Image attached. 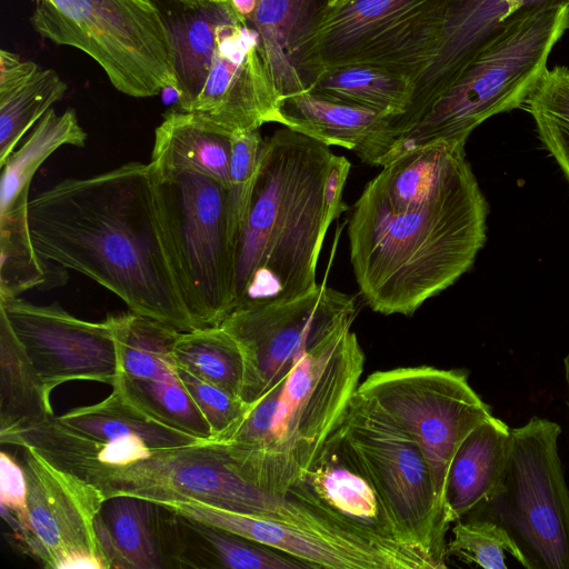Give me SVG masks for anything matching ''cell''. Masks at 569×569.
<instances>
[{
	"instance_id": "1f68e13d",
	"label": "cell",
	"mask_w": 569,
	"mask_h": 569,
	"mask_svg": "<svg viewBox=\"0 0 569 569\" xmlns=\"http://www.w3.org/2000/svg\"><path fill=\"white\" fill-rule=\"evenodd\" d=\"M174 363L241 398L244 360L238 342L221 326L180 331Z\"/></svg>"
},
{
	"instance_id": "836d02e7",
	"label": "cell",
	"mask_w": 569,
	"mask_h": 569,
	"mask_svg": "<svg viewBox=\"0 0 569 569\" xmlns=\"http://www.w3.org/2000/svg\"><path fill=\"white\" fill-rule=\"evenodd\" d=\"M522 108L530 113L539 140L569 182V68H548Z\"/></svg>"
},
{
	"instance_id": "44dd1931",
	"label": "cell",
	"mask_w": 569,
	"mask_h": 569,
	"mask_svg": "<svg viewBox=\"0 0 569 569\" xmlns=\"http://www.w3.org/2000/svg\"><path fill=\"white\" fill-rule=\"evenodd\" d=\"M176 515L216 527L289 553L312 568L389 569L376 556L274 520L207 505L197 500L158 502Z\"/></svg>"
},
{
	"instance_id": "ac0fdd59",
	"label": "cell",
	"mask_w": 569,
	"mask_h": 569,
	"mask_svg": "<svg viewBox=\"0 0 569 569\" xmlns=\"http://www.w3.org/2000/svg\"><path fill=\"white\" fill-rule=\"evenodd\" d=\"M543 1L548 0H447L426 66L415 79L411 103L390 120L393 139L417 123L512 14Z\"/></svg>"
},
{
	"instance_id": "277c9868",
	"label": "cell",
	"mask_w": 569,
	"mask_h": 569,
	"mask_svg": "<svg viewBox=\"0 0 569 569\" xmlns=\"http://www.w3.org/2000/svg\"><path fill=\"white\" fill-rule=\"evenodd\" d=\"M351 326H340L301 352L282 377L250 402L243 418L216 440L237 447L259 488L287 495L342 419L365 367Z\"/></svg>"
},
{
	"instance_id": "7a4b0ae2",
	"label": "cell",
	"mask_w": 569,
	"mask_h": 569,
	"mask_svg": "<svg viewBox=\"0 0 569 569\" xmlns=\"http://www.w3.org/2000/svg\"><path fill=\"white\" fill-rule=\"evenodd\" d=\"M489 204L471 166L429 201L402 210L365 186L348 223L350 262L369 308L411 316L470 270Z\"/></svg>"
},
{
	"instance_id": "8d00e7d4",
	"label": "cell",
	"mask_w": 569,
	"mask_h": 569,
	"mask_svg": "<svg viewBox=\"0 0 569 569\" xmlns=\"http://www.w3.org/2000/svg\"><path fill=\"white\" fill-rule=\"evenodd\" d=\"M263 143L264 139L259 129L240 131L231 136L227 217L229 236L234 251L251 202Z\"/></svg>"
},
{
	"instance_id": "7c38bea8",
	"label": "cell",
	"mask_w": 569,
	"mask_h": 569,
	"mask_svg": "<svg viewBox=\"0 0 569 569\" xmlns=\"http://www.w3.org/2000/svg\"><path fill=\"white\" fill-rule=\"evenodd\" d=\"M357 392L376 402L418 442L447 508V478L458 447L493 416L469 383L468 373L430 366L379 370L361 381Z\"/></svg>"
},
{
	"instance_id": "e575fe53",
	"label": "cell",
	"mask_w": 569,
	"mask_h": 569,
	"mask_svg": "<svg viewBox=\"0 0 569 569\" xmlns=\"http://www.w3.org/2000/svg\"><path fill=\"white\" fill-rule=\"evenodd\" d=\"M182 518L204 543L218 567L231 569H308L309 563L276 548L236 533Z\"/></svg>"
},
{
	"instance_id": "f6af8a7d",
	"label": "cell",
	"mask_w": 569,
	"mask_h": 569,
	"mask_svg": "<svg viewBox=\"0 0 569 569\" xmlns=\"http://www.w3.org/2000/svg\"><path fill=\"white\" fill-rule=\"evenodd\" d=\"M214 2H222V1H226V0H212Z\"/></svg>"
},
{
	"instance_id": "d4e9b609",
	"label": "cell",
	"mask_w": 569,
	"mask_h": 569,
	"mask_svg": "<svg viewBox=\"0 0 569 569\" xmlns=\"http://www.w3.org/2000/svg\"><path fill=\"white\" fill-rule=\"evenodd\" d=\"M67 89L53 69L0 50V166L24 133L63 98Z\"/></svg>"
},
{
	"instance_id": "d6986e66",
	"label": "cell",
	"mask_w": 569,
	"mask_h": 569,
	"mask_svg": "<svg viewBox=\"0 0 569 569\" xmlns=\"http://www.w3.org/2000/svg\"><path fill=\"white\" fill-rule=\"evenodd\" d=\"M179 516L158 502L133 497L106 499L96 521L110 569L192 567L178 536Z\"/></svg>"
},
{
	"instance_id": "d590c367",
	"label": "cell",
	"mask_w": 569,
	"mask_h": 569,
	"mask_svg": "<svg viewBox=\"0 0 569 569\" xmlns=\"http://www.w3.org/2000/svg\"><path fill=\"white\" fill-rule=\"evenodd\" d=\"M447 557L485 569H507L506 553L521 560L518 548L506 529L477 513H469L456 521L452 538L447 542Z\"/></svg>"
},
{
	"instance_id": "5bb4252c",
	"label": "cell",
	"mask_w": 569,
	"mask_h": 569,
	"mask_svg": "<svg viewBox=\"0 0 569 569\" xmlns=\"http://www.w3.org/2000/svg\"><path fill=\"white\" fill-rule=\"evenodd\" d=\"M22 449L29 529L21 552L48 569H110L96 529L103 493L36 448Z\"/></svg>"
},
{
	"instance_id": "2e32d148",
	"label": "cell",
	"mask_w": 569,
	"mask_h": 569,
	"mask_svg": "<svg viewBox=\"0 0 569 569\" xmlns=\"http://www.w3.org/2000/svg\"><path fill=\"white\" fill-rule=\"evenodd\" d=\"M282 100L258 31L234 11L218 28L207 79L184 112L232 136L270 122L284 126Z\"/></svg>"
},
{
	"instance_id": "5b68a950",
	"label": "cell",
	"mask_w": 569,
	"mask_h": 569,
	"mask_svg": "<svg viewBox=\"0 0 569 569\" xmlns=\"http://www.w3.org/2000/svg\"><path fill=\"white\" fill-rule=\"evenodd\" d=\"M568 6L548 0L512 14L417 123L395 140L382 167L425 146H466L482 122L522 108L567 30Z\"/></svg>"
},
{
	"instance_id": "ee69618b",
	"label": "cell",
	"mask_w": 569,
	"mask_h": 569,
	"mask_svg": "<svg viewBox=\"0 0 569 569\" xmlns=\"http://www.w3.org/2000/svg\"><path fill=\"white\" fill-rule=\"evenodd\" d=\"M569 29V6H568V18H567V30Z\"/></svg>"
},
{
	"instance_id": "8992f818",
	"label": "cell",
	"mask_w": 569,
	"mask_h": 569,
	"mask_svg": "<svg viewBox=\"0 0 569 569\" xmlns=\"http://www.w3.org/2000/svg\"><path fill=\"white\" fill-rule=\"evenodd\" d=\"M60 468L92 483L106 499L133 496L154 502L197 500L356 547L348 532L313 508L288 493H273L256 486L236 448L226 441L151 449L149 457L124 467L80 461Z\"/></svg>"
},
{
	"instance_id": "7bdbcfd3",
	"label": "cell",
	"mask_w": 569,
	"mask_h": 569,
	"mask_svg": "<svg viewBox=\"0 0 569 569\" xmlns=\"http://www.w3.org/2000/svg\"><path fill=\"white\" fill-rule=\"evenodd\" d=\"M343 0H328V6H332V4H336V3H339Z\"/></svg>"
},
{
	"instance_id": "30bf717a",
	"label": "cell",
	"mask_w": 569,
	"mask_h": 569,
	"mask_svg": "<svg viewBox=\"0 0 569 569\" xmlns=\"http://www.w3.org/2000/svg\"><path fill=\"white\" fill-rule=\"evenodd\" d=\"M332 436L373 485L407 540L437 569L447 568L452 521L418 442L357 391Z\"/></svg>"
},
{
	"instance_id": "f35d334b",
	"label": "cell",
	"mask_w": 569,
	"mask_h": 569,
	"mask_svg": "<svg viewBox=\"0 0 569 569\" xmlns=\"http://www.w3.org/2000/svg\"><path fill=\"white\" fill-rule=\"evenodd\" d=\"M28 487L24 470L10 455L0 452V507L20 550L29 529Z\"/></svg>"
},
{
	"instance_id": "7402d4cb",
	"label": "cell",
	"mask_w": 569,
	"mask_h": 569,
	"mask_svg": "<svg viewBox=\"0 0 569 569\" xmlns=\"http://www.w3.org/2000/svg\"><path fill=\"white\" fill-rule=\"evenodd\" d=\"M284 126L327 146L353 151L362 162L382 166L392 144L390 117L362 107L300 92L282 100Z\"/></svg>"
},
{
	"instance_id": "f1b7e54d",
	"label": "cell",
	"mask_w": 569,
	"mask_h": 569,
	"mask_svg": "<svg viewBox=\"0 0 569 569\" xmlns=\"http://www.w3.org/2000/svg\"><path fill=\"white\" fill-rule=\"evenodd\" d=\"M58 419L73 430L103 442L140 438L149 447L160 449L207 441L157 420L117 388H112L110 396L102 401L73 408Z\"/></svg>"
},
{
	"instance_id": "60d3db41",
	"label": "cell",
	"mask_w": 569,
	"mask_h": 569,
	"mask_svg": "<svg viewBox=\"0 0 569 569\" xmlns=\"http://www.w3.org/2000/svg\"><path fill=\"white\" fill-rule=\"evenodd\" d=\"M173 1L178 2L183 8H197V7H200L208 2H211L212 0H173Z\"/></svg>"
},
{
	"instance_id": "52a82bcc",
	"label": "cell",
	"mask_w": 569,
	"mask_h": 569,
	"mask_svg": "<svg viewBox=\"0 0 569 569\" xmlns=\"http://www.w3.org/2000/svg\"><path fill=\"white\" fill-rule=\"evenodd\" d=\"M150 170L160 237L180 296L196 328L220 326L234 308L227 188L189 170Z\"/></svg>"
},
{
	"instance_id": "3957f363",
	"label": "cell",
	"mask_w": 569,
	"mask_h": 569,
	"mask_svg": "<svg viewBox=\"0 0 569 569\" xmlns=\"http://www.w3.org/2000/svg\"><path fill=\"white\" fill-rule=\"evenodd\" d=\"M335 153L290 128L264 139L236 248L234 308L311 292L327 222L325 187Z\"/></svg>"
},
{
	"instance_id": "b9f144b4",
	"label": "cell",
	"mask_w": 569,
	"mask_h": 569,
	"mask_svg": "<svg viewBox=\"0 0 569 569\" xmlns=\"http://www.w3.org/2000/svg\"><path fill=\"white\" fill-rule=\"evenodd\" d=\"M563 368H565V378L568 390V409H569V353L563 359Z\"/></svg>"
},
{
	"instance_id": "f546056e",
	"label": "cell",
	"mask_w": 569,
	"mask_h": 569,
	"mask_svg": "<svg viewBox=\"0 0 569 569\" xmlns=\"http://www.w3.org/2000/svg\"><path fill=\"white\" fill-rule=\"evenodd\" d=\"M308 91L328 100L396 118L408 110L415 83L410 76L399 71L351 64L323 71Z\"/></svg>"
},
{
	"instance_id": "6da1fadb",
	"label": "cell",
	"mask_w": 569,
	"mask_h": 569,
	"mask_svg": "<svg viewBox=\"0 0 569 569\" xmlns=\"http://www.w3.org/2000/svg\"><path fill=\"white\" fill-rule=\"evenodd\" d=\"M29 224L46 262L87 276L134 313L197 329L162 244L149 163L59 181L30 199Z\"/></svg>"
},
{
	"instance_id": "83f0119b",
	"label": "cell",
	"mask_w": 569,
	"mask_h": 569,
	"mask_svg": "<svg viewBox=\"0 0 569 569\" xmlns=\"http://www.w3.org/2000/svg\"><path fill=\"white\" fill-rule=\"evenodd\" d=\"M234 11L231 0L211 1L166 17L174 53L178 110L186 111L201 91L217 48L218 28Z\"/></svg>"
},
{
	"instance_id": "484cf974",
	"label": "cell",
	"mask_w": 569,
	"mask_h": 569,
	"mask_svg": "<svg viewBox=\"0 0 569 569\" xmlns=\"http://www.w3.org/2000/svg\"><path fill=\"white\" fill-rule=\"evenodd\" d=\"M231 136L191 112L171 110L156 128L150 167L154 170H189L230 184Z\"/></svg>"
},
{
	"instance_id": "4dcf8cb0",
	"label": "cell",
	"mask_w": 569,
	"mask_h": 569,
	"mask_svg": "<svg viewBox=\"0 0 569 569\" xmlns=\"http://www.w3.org/2000/svg\"><path fill=\"white\" fill-rule=\"evenodd\" d=\"M119 373L136 379L162 378L174 371L179 330L132 311L112 316Z\"/></svg>"
},
{
	"instance_id": "603a6c76",
	"label": "cell",
	"mask_w": 569,
	"mask_h": 569,
	"mask_svg": "<svg viewBox=\"0 0 569 569\" xmlns=\"http://www.w3.org/2000/svg\"><path fill=\"white\" fill-rule=\"evenodd\" d=\"M328 0H260L249 21L258 31L282 99L308 91L305 52Z\"/></svg>"
},
{
	"instance_id": "9a60e30c",
	"label": "cell",
	"mask_w": 569,
	"mask_h": 569,
	"mask_svg": "<svg viewBox=\"0 0 569 569\" xmlns=\"http://www.w3.org/2000/svg\"><path fill=\"white\" fill-rule=\"evenodd\" d=\"M288 495L388 557L397 569H437L407 540L373 485L332 435Z\"/></svg>"
},
{
	"instance_id": "d6a6232c",
	"label": "cell",
	"mask_w": 569,
	"mask_h": 569,
	"mask_svg": "<svg viewBox=\"0 0 569 569\" xmlns=\"http://www.w3.org/2000/svg\"><path fill=\"white\" fill-rule=\"evenodd\" d=\"M112 388L157 420L194 436L211 440L210 427L174 371L162 378L136 379L118 375Z\"/></svg>"
},
{
	"instance_id": "cb8c5ba5",
	"label": "cell",
	"mask_w": 569,
	"mask_h": 569,
	"mask_svg": "<svg viewBox=\"0 0 569 569\" xmlns=\"http://www.w3.org/2000/svg\"><path fill=\"white\" fill-rule=\"evenodd\" d=\"M511 428L491 416L460 443L451 461L446 505L452 522L485 502L497 489L506 465Z\"/></svg>"
},
{
	"instance_id": "9c48e42d",
	"label": "cell",
	"mask_w": 569,
	"mask_h": 569,
	"mask_svg": "<svg viewBox=\"0 0 569 569\" xmlns=\"http://www.w3.org/2000/svg\"><path fill=\"white\" fill-rule=\"evenodd\" d=\"M560 435L557 422L540 417L512 428L500 482L470 512L501 525L527 569H569V489Z\"/></svg>"
},
{
	"instance_id": "4316f807",
	"label": "cell",
	"mask_w": 569,
	"mask_h": 569,
	"mask_svg": "<svg viewBox=\"0 0 569 569\" xmlns=\"http://www.w3.org/2000/svg\"><path fill=\"white\" fill-rule=\"evenodd\" d=\"M0 441L51 416L50 395L7 316L0 310Z\"/></svg>"
},
{
	"instance_id": "ffe728a7",
	"label": "cell",
	"mask_w": 569,
	"mask_h": 569,
	"mask_svg": "<svg viewBox=\"0 0 569 569\" xmlns=\"http://www.w3.org/2000/svg\"><path fill=\"white\" fill-rule=\"evenodd\" d=\"M87 133L73 109L52 108L38 121L27 141L1 167L0 250L13 257L34 251L29 224V190L39 167L62 146L83 147Z\"/></svg>"
},
{
	"instance_id": "4fadbf2b",
	"label": "cell",
	"mask_w": 569,
	"mask_h": 569,
	"mask_svg": "<svg viewBox=\"0 0 569 569\" xmlns=\"http://www.w3.org/2000/svg\"><path fill=\"white\" fill-rule=\"evenodd\" d=\"M353 297L325 282L301 297L239 307L221 322L238 342L244 360L241 399L259 398L292 366L295 359L330 332L353 322Z\"/></svg>"
},
{
	"instance_id": "ab89813d",
	"label": "cell",
	"mask_w": 569,
	"mask_h": 569,
	"mask_svg": "<svg viewBox=\"0 0 569 569\" xmlns=\"http://www.w3.org/2000/svg\"><path fill=\"white\" fill-rule=\"evenodd\" d=\"M350 168L351 164L347 158L333 156L325 187L327 222L329 224L339 218L346 208L342 194Z\"/></svg>"
},
{
	"instance_id": "8fae6325",
	"label": "cell",
	"mask_w": 569,
	"mask_h": 569,
	"mask_svg": "<svg viewBox=\"0 0 569 569\" xmlns=\"http://www.w3.org/2000/svg\"><path fill=\"white\" fill-rule=\"evenodd\" d=\"M446 1L343 0L327 6L306 47L310 87L323 71L351 64L399 71L415 83L426 66Z\"/></svg>"
},
{
	"instance_id": "e0dca14e",
	"label": "cell",
	"mask_w": 569,
	"mask_h": 569,
	"mask_svg": "<svg viewBox=\"0 0 569 569\" xmlns=\"http://www.w3.org/2000/svg\"><path fill=\"white\" fill-rule=\"evenodd\" d=\"M46 391L73 380L114 385L118 355L111 318L101 322L79 319L57 303L36 305L19 297L0 298Z\"/></svg>"
},
{
	"instance_id": "74e56055",
	"label": "cell",
	"mask_w": 569,
	"mask_h": 569,
	"mask_svg": "<svg viewBox=\"0 0 569 569\" xmlns=\"http://www.w3.org/2000/svg\"><path fill=\"white\" fill-rule=\"evenodd\" d=\"M176 372L219 440L247 413L250 403L176 365Z\"/></svg>"
},
{
	"instance_id": "ba28073f",
	"label": "cell",
	"mask_w": 569,
	"mask_h": 569,
	"mask_svg": "<svg viewBox=\"0 0 569 569\" xmlns=\"http://www.w3.org/2000/svg\"><path fill=\"white\" fill-rule=\"evenodd\" d=\"M30 22L42 38L92 58L123 94H177L171 33L152 0H36Z\"/></svg>"
}]
</instances>
